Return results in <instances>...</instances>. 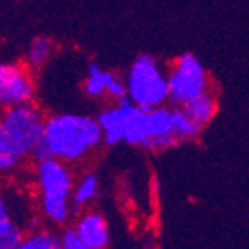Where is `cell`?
<instances>
[{"mask_svg":"<svg viewBox=\"0 0 249 249\" xmlns=\"http://www.w3.org/2000/svg\"><path fill=\"white\" fill-rule=\"evenodd\" d=\"M42 142L51 157L61 162H79L103 143L98 119L79 113H59L46 119Z\"/></svg>","mask_w":249,"mask_h":249,"instance_id":"6da1fadb","label":"cell"},{"mask_svg":"<svg viewBox=\"0 0 249 249\" xmlns=\"http://www.w3.org/2000/svg\"><path fill=\"white\" fill-rule=\"evenodd\" d=\"M35 175L40 190V206L44 216L51 223L65 225L71 213V173L65 166V162L51 157L37 162Z\"/></svg>","mask_w":249,"mask_h":249,"instance_id":"7a4b0ae2","label":"cell"},{"mask_svg":"<svg viewBox=\"0 0 249 249\" xmlns=\"http://www.w3.org/2000/svg\"><path fill=\"white\" fill-rule=\"evenodd\" d=\"M125 86L129 100L145 113L169 100L167 75L162 73L157 59L150 54H142L134 59L127 71Z\"/></svg>","mask_w":249,"mask_h":249,"instance_id":"3957f363","label":"cell"},{"mask_svg":"<svg viewBox=\"0 0 249 249\" xmlns=\"http://www.w3.org/2000/svg\"><path fill=\"white\" fill-rule=\"evenodd\" d=\"M44 127L46 119L32 105L9 107L0 113V129L5 142L23 157L32 154V150L42 140Z\"/></svg>","mask_w":249,"mask_h":249,"instance_id":"277c9868","label":"cell"},{"mask_svg":"<svg viewBox=\"0 0 249 249\" xmlns=\"http://www.w3.org/2000/svg\"><path fill=\"white\" fill-rule=\"evenodd\" d=\"M169 100L175 107H183L187 101L204 94L209 88V77L202 63L192 53L181 54L167 75Z\"/></svg>","mask_w":249,"mask_h":249,"instance_id":"5b68a950","label":"cell"},{"mask_svg":"<svg viewBox=\"0 0 249 249\" xmlns=\"http://www.w3.org/2000/svg\"><path fill=\"white\" fill-rule=\"evenodd\" d=\"M35 86L28 70L13 63H0V107L32 105Z\"/></svg>","mask_w":249,"mask_h":249,"instance_id":"8992f818","label":"cell"},{"mask_svg":"<svg viewBox=\"0 0 249 249\" xmlns=\"http://www.w3.org/2000/svg\"><path fill=\"white\" fill-rule=\"evenodd\" d=\"M146 125H148V138L143 142L142 148L162 152L181 143L176 136L175 107L169 108L160 105L154 108L150 113H146Z\"/></svg>","mask_w":249,"mask_h":249,"instance_id":"52a82bcc","label":"cell"},{"mask_svg":"<svg viewBox=\"0 0 249 249\" xmlns=\"http://www.w3.org/2000/svg\"><path fill=\"white\" fill-rule=\"evenodd\" d=\"M138 110L140 108L129 98L117 101V105H113V107L105 108L103 112L96 117L101 125V131H103V143L113 146L117 143L124 142L129 124L138 113Z\"/></svg>","mask_w":249,"mask_h":249,"instance_id":"ba28073f","label":"cell"},{"mask_svg":"<svg viewBox=\"0 0 249 249\" xmlns=\"http://www.w3.org/2000/svg\"><path fill=\"white\" fill-rule=\"evenodd\" d=\"M75 232L91 249H107L110 244L108 223L105 216L98 211H89L80 216L75 225Z\"/></svg>","mask_w":249,"mask_h":249,"instance_id":"9c48e42d","label":"cell"},{"mask_svg":"<svg viewBox=\"0 0 249 249\" xmlns=\"http://www.w3.org/2000/svg\"><path fill=\"white\" fill-rule=\"evenodd\" d=\"M181 108H183V112L188 115V119H190L197 127L204 129L213 119H214L216 112H218V101H216L214 94L206 91L204 94L187 101Z\"/></svg>","mask_w":249,"mask_h":249,"instance_id":"30bf717a","label":"cell"},{"mask_svg":"<svg viewBox=\"0 0 249 249\" xmlns=\"http://www.w3.org/2000/svg\"><path fill=\"white\" fill-rule=\"evenodd\" d=\"M23 230L14 221L5 197L0 194V249H13L23 239Z\"/></svg>","mask_w":249,"mask_h":249,"instance_id":"8fae6325","label":"cell"},{"mask_svg":"<svg viewBox=\"0 0 249 249\" xmlns=\"http://www.w3.org/2000/svg\"><path fill=\"white\" fill-rule=\"evenodd\" d=\"M115 73L110 70H105L101 68L98 63H89L88 68V77L84 80V92L89 96V98H101V96L107 94V89L110 86V82L113 80Z\"/></svg>","mask_w":249,"mask_h":249,"instance_id":"7c38bea8","label":"cell"},{"mask_svg":"<svg viewBox=\"0 0 249 249\" xmlns=\"http://www.w3.org/2000/svg\"><path fill=\"white\" fill-rule=\"evenodd\" d=\"M100 196V179L96 175H86L77 187L73 188L71 194V213H79L84 206H88L89 202Z\"/></svg>","mask_w":249,"mask_h":249,"instance_id":"4fadbf2b","label":"cell"},{"mask_svg":"<svg viewBox=\"0 0 249 249\" xmlns=\"http://www.w3.org/2000/svg\"><path fill=\"white\" fill-rule=\"evenodd\" d=\"M13 249H59V235L49 230H35L23 235Z\"/></svg>","mask_w":249,"mask_h":249,"instance_id":"5bb4252c","label":"cell"},{"mask_svg":"<svg viewBox=\"0 0 249 249\" xmlns=\"http://www.w3.org/2000/svg\"><path fill=\"white\" fill-rule=\"evenodd\" d=\"M53 47H54V44L49 37H44V35L35 37L34 40H32V44H30V49H28L30 67H34V68L42 67V65L49 59L51 53H53Z\"/></svg>","mask_w":249,"mask_h":249,"instance_id":"9a60e30c","label":"cell"},{"mask_svg":"<svg viewBox=\"0 0 249 249\" xmlns=\"http://www.w3.org/2000/svg\"><path fill=\"white\" fill-rule=\"evenodd\" d=\"M148 138V125H146V113L138 110V113L133 117V121L129 124L127 133H125L124 142L127 145L142 146L143 142Z\"/></svg>","mask_w":249,"mask_h":249,"instance_id":"2e32d148","label":"cell"},{"mask_svg":"<svg viewBox=\"0 0 249 249\" xmlns=\"http://www.w3.org/2000/svg\"><path fill=\"white\" fill-rule=\"evenodd\" d=\"M175 115H176V136L181 143L192 142L196 140L200 133V127H197L194 122L188 119V115L183 112L181 107H175Z\"/></svg>","mask_w":249,"mask_h":249,"instance_id":"e0dca14e","label":"cell"},{"mask_svg":"<svg viewBox=\"0 0 249 249\" xmlns=\"http://www.w3.org/2000/svg\"><path fill=\"white\" fill-rule=\"evenodd\" d=\"M23 155L13 148V146H5L4 150H0V173H11L14 171L23 160Z\"/></svg>","mask_w":249,"mask_h":249,"instance_id":"ac0fdd59","label":"cell"},{"mask_svg":"<svg viewBox=\"0 0 249 249\" xmlns=\"http://www.w3.org/2000/svg\"><path fill=\"white\" fill-rule=\"evenodd\" d=\"M59 249H91L75 232V229H65L59 235Z\"/></svg>","mask_w":249,"mask_h":249,"instance_id":"d6986e66","label":"cell"},{"mask_svg":"<svg viewBox=\"0 0 249 249\" xmlns=\"http://www.w3.org/2000/svg\"><path fill=\"white\" fill-rule=\"evenodd\" d=\"M107 96H110L113 101H121V100L129 98L127 86H125V82L121 77H117V75L113 77V80L110 82V86H108V89H107Z\"/></svg>","mask_w":249,"mask_h":249,"instance_id":"ffe728a7","label":"cell"},{"mask_svg":"<svg viewBox=\"0 0 249 249\" xmlns=\"http://www.w3.org/2000/svg\"><path fill=\"white\" fill-rule=\"evenodd\" d=\"M5 146H11L7 142H5V138H4V134H2V129H0V150H4Z\"/></svg>","mask_w":249,"mask_h":249,"instance_id":"44dd1931","label":"cell"}]
</instances>
